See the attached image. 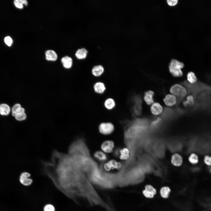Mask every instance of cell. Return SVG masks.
<instances>
[{
  "label": "cell",
  "instance_id": "1",
  "mask_svg": "<svg viewBox=\"0 0 211 211\" xmlns=\"http://www.w3.org/2000/svg\"><path fill=\"white\" fill-rule=\"evenodd\" d=\"M68 193L85 198L92 205L103 207L106 202L83 173L72 161L67 154L57 152L52 156L47 174Z\"/></svg>",
  "mask_w": 211,
  "mask_h": 211
},
{
  "label": "cell",
  "instance_id": "2",
  "mask_svg": "<svg viewBox=\"0 0 211 211\" xmlns=\"http://www.w3.org/2000/svg\"><path fill=\"white\" fill-rule=\"evenodd\" d=\"M184 67L183 63L174 59L171 61L169 65V69L170 73L175 77H181L183 75L181 69Z\"/></svg>",
  "mask_w": 211,
  "mask_h": 211
},
{
  "label": "cell",
  "instance_id": "3",
  "mask_svg": "<svg viewBox=\"0 0 211 211\" xmlns=\"http://www.w3.org/2000/svg\"><path fill=\"white\" fill-rule=\"evenodd\" d=\"M114 125L110 122H102L99 124L98 127L99 132L103 135H108L112 134L114 131Z\"/></svg>",
  "mask_w": 211,
  "mask_h": 211
},
{
  "label": "cell",
  "instance_id": "4",
  "mask_svg": "<svg viewBox=\"0 0 211 211\" xmlns=\"http://www.w3.org/2000/svg\"><path fill=\"white\" fill-rule=\"evenodd\" d=\"M170 91L172 95L180 98L184 97L187 94L186 89L181 85L177 84L171 86Z\"/></svg>",
  "mask_w": 211,
  "mask_h": 211
},
{
  "label": "cell",
  "instance_id": "5",
  "mask_svg": "<svg viewBox=\"0 0 211 211\" xmlns=\"http://www.w3.org/2000/svg\"><path fill=\"white\" fill-rule=\"evenodd\" d=\"M115 147L114 142L111 140H106L103 141L101 145V150L106 154L113 152Z\"/></svg>",
  "mask_w": 211,
  "mask_h": 211
},
{
  "label": "cell",
  "instance_id": "6",
  "mask_svg": "<svg viewBox=\"0 0 211 211\" xmlns=\"http://www.w3.org/2000/svg\"><path fill=\"white\" fill-rule=\"evenodd\" d=\"M121 167V163L113 159L108 160L105 163L103 166L104 169L107 171H110L111 170L120 169Z\"/></svg>",
  "mask_w": 211,
  "mask_h": 211
},
{
  "label": "cell",
  "instance_id": "7",
  "mask_svg": "<svg viewBox=\"0 0 211 211\" xmlns=\"http://www.w3.org/2000/svg\"><path fill=\"white\" fill-rule=\"evenodd\" d=\"M30 174L26 172L22 173L19 177V180L21 183L25 186H28L31 184L33 182L32 179L29 178Z\"/></svg>",
  "mask_w": 211,
  "mask_h": 211
},
{
  "label": "cell",
  "instance_id": "8",
  "mask_svg": "<svg viewBox=\"0 0 211 211\" xmlns=\"http://www.w3.org/2000/svg\"><path fill=\"white\" fill-rule=\"evenodd\" d=\"M142 193L144 196L148 198H152L156 193V190L152 186L147 185L143 191Z\"/></svg>",
  "mask_w": 211,
  "mask_h": 211
},
{
  "label": "cell",
  "instance_id": "9",
  "mask_svg": "<svg viewBox=\"0 0 211 211\" xmlns=\"http://www.w3.org/2000/svg\"><path fill=\"white\" fill-rule=\"evenodd\" d=\"M171 164L175 166H180L183 163V158L178 154H174L171 156Z\"/></svg>",
  "mask_w": 211,
  "mask_h": 211
},
{
  "label": "cell",
  "instance_id": "10",
  "mask_svg": "<svg viewBox=\"0 0 211 211\" xmlns=\"http://www.w3.org/2000/svg\"><path fill=\"white\" fill-rule=\"evenodd\" d=\"M118 153V156L120 159L126 160L130 157V152L128 148L124 147L120 149Z\"/></svg>",
  "mask_w": 211,
  "mask_h": 211
},
{
  "label": "cell",
  "instance_id": "11",
  "mask_svg": "<svg viewBox=\"0 0 211 211\" xmlns=\"http://www.w3.org/2000/svg\"><path fill=\"white\" fill-rule=\"evenodd\" d=\"M163 101L166 106H171L176 104L177 99L176 96L173 95L168 94L166 96Z\"/></svg>",
  "mask_w": 211,
  "mask_h": 211
},
{
  "label": "cell",
  "instance_id": "12",
  "mask_svg": "<svg viewBox=\"0 0 211 211\" xmlns=\"http://www.w3.org/2000/svg\"><path fill=\"white\" fill-rule=\"evenodd\" d=\"M163 110L162 106L158 102L153 103L150 107L151 112L155 115L160 114L162 112Z\"/></svg>",
  "mask_w": 211,
  "mask_h": 211
},
{
  "label": "cell",
  "instance_id": "13",
  "mask_svg": "<svg viewBox=\"0 0 211 211\" xmlns=\"http://www.w3.org/2000/svg\"><path fill=\"white\" fill-rule=\"evenodd\" d=\"M93 156L96 159L101 162L106 161L108 158L107 154L101 150L96 151L94 153Z\"/></svg>",
  "mask_w": 211,
  "mask_h": 211
},
{
  "label": "cell",
  "instance_id": "14",
  "mask_svg": "<svg viewBox=\"0 0 211 211\" xmlns=\"http://www.w3.org/2000/svg\"><path fill=\"white\" fill-rule=\"evenodd\" d=\"M154 93L152 91L149 90L145 92L144 96V99L147 105H150L154 103Z\"/></svg>",
  "mask_w": 211,
  "mask_h": 211
},
{
  "label": "cell",
  "instance_id": "15",
  "mask_svg": "<svg viewBox=\"0 0 211 211\" xmlns=\"http://www.w3.org/2000/svg\"><path fill=\"white\" fill-rule=\"evenodd\" d=\"M46 59L48 61H55L57 58V55L56 52L52 50H48L45 52Z\"/></svg>",
  "mask_w": 211,
  "mask_h": 211
},
{
  "label": "cell",
  "instance_id": "16",
  "mask_svg": "<svg viewBox=\"0 0 211 211\" xmlns=\"http://www.w3.org/2000/svg\"><path fill=\"white\" fill-rule=\"evenodd\" d=\"M135 104L134 106V113L137 115L140 114L142 110V101L138 97L135 98Z\"/></svg>",
  "mask_w": 211,
  "mask_h": 211
},
{
  "label": "cell",
  "instance_id": "17",
  "mask_svg": "<svg viewBox=\"0 0 211 211\" xmlns=\"http://www.w3.org/2000/svg\"><path fill=\"white\" fill-rule=\"evenodd\" d=\"M61 62L63 67L66 69L70 68L72 65L73 60L72 58L67 56L62 57Z\"/></svg>",
  "mask_w": 211,
  "mask_h": 211
},
{
  "label": "cell",
  "instance_id": "18",
  "mask_svg": "<svg viewBox=\"0 0 211 211\" xmlns=\"http://www.w3.org/2000/svg\"><path fill=\"white\" fill-rule=\"evenodd\" d=\"M93 88L95 91L99 94L103 93L106 89L105 84L101 82H96L94 85Z\"/></svg>",
  "mask_w": 211,
  "mask_h": 211
},
{
  "label": "cell",
  "instance_id": "19",
  "mask_svg": "<svg viewBox=\"0 0 211 211\" xmlns=\"http://www.w3.org/2000/svg\"><path fill=\"white\" fill-rule=\"evenodd\" d=\"M104 70V68L102 65H98L94 66L92 68V73L94 76L98 77L103 74Z\"/></svg>",
  "mask_w": 211,
  "mask_h": 211
},
{
  "label": "cell",
  "instance_id": "20",
  "mask_svg": "<svg viewBox=\"0 0 211 211\" xmlns=\"http://www.w3.org/2000/svg\"><path fill=\"white\" fill-rule=\"evenodd\" d=\"M88 51L84 48H82L78 49L76 51L75 55L76 58L79 59L85 58L87 55Z\"/></svg>",
  "mask_w": 211,
  "mask_h": 211
},
{
  "label": "cell",
  "instance_id": "21",
  "mask_svg": "<svg viewBox=\"0 0 211 211\" xmlns=\"http://www.w3.org/2000/svg\"><path fill=\"white\" fill-rule=\"evenodd\" d=\"M23 112H25L24 108L21 107V105L18 103L15 104L12 108V114L14 117L17 114Z\"/></svg>",
  "mask_w": 211,
  "mask_h": 211
},
{
  "label": "cell",
  "instance_id": "22",
  "mask_svg": "<svg viewBox=\"0 0 211 211\" xmlns=\"http://www.w3.org/2000/svg\"><path fill=\"white\" fill-rule=\"evenodd\" d=\"M10 108L7 104L4 103L0 105V114L2 115H8L10 112Z\"/></svg>",
  "mask_w": 211,
  "mask_h": 211
},
{
  "label": "cell",
  "instance_id": "23",
  "mask_svg": "<svg viewBox=\"0 0 211 211\" xmlns=\"http://www.w3.org/2000/svg\"><path fill=\"white\" fill-rule=\"evenodd\" d=\"M104 105L106 109L109 110H110L112 109L115 107V103L113 99L109 98L107 99L105 101Z\"/></svg>",
  "mask_w": 211,
  "mask_h": 211
},
{
  "label": "cell",
  "instance_id": "24",
  "mask_svg": "<svg viewBox=\"0 0 211 211\" xmlns=\"http://www.w3.org/2000/svg\"><path fill=\"white\" fill-rule=\"evenodd\" d=\"M194 102L193 96L190 95L187 97L186 100L183 102V105L186 107H190L194 105Z\"/></svg>",
  "mask_w": 211,
  "mask_h": 211
},
{
  "label": "cell",
  "instance_id": "25",
  "mask_svg": "<svg viewBox=\"0 0 211 211\" xmlns=\"http://www.w3.org/2000/svg\"><path fill=\"white\" fill-rule=\"evenodd\" d=\"M187 77L188 81L191 84L195 83L197 81V78L195 74L192 72L188 73Z\"/></svg>",
  "mask_w": 211,
  "mask_h": 211
},
{
  "label": "cell",
  "instance_id": "26",
  "mask_svg": "<svg viewBox=\"0 0 211 211\" xmlns=\"http://www.w3.org/2000/svg\"><path fill=\"white\" fill-rule=\"evenodd\" d=\"M188 160L190 163L192 164H197L199 162L198 157L197 154L194 153H192L190 155Z\"/></svg>",
  "mask_w": 211,
  "mask_h": 211
},
{
  "label": "cell",
  "instance_id": "27",
  "mask_svg": "<svg viewBox=\"0 0 211 211\" xmlns=\"http://www.w3.org/2000/svg\"><path fill=\"white\" fill-rule=\"evenodd\" d=\"M14 3L16 7L20 9L23 8V4L25 6L28 5V2L25 0H16L14 1Z\"/></svg>",
  "mask_w": 211,
  "mask_h": 211
},
{
  "label": "cell",
  "instance_id": "28",
  "mask_svg": "<svg viewBox=\"0 0 211 211\" xmlns=\"http://www.w3.org/2000/svg\"><path fill=\"white\" fill-rule=\"evenodd\" d=\"M170 189L167 187H164L162 188L160 190V194L161 196L164 198H166L168 197Z\"/></svg>",
  "mask_w": 211,
  "mask_h": 211
},
{
  "label": "cell",
  "instance_id": "29",
  "mask_svg": "<svg viewBox=\"0 0 211 211\" xmlns=\"http://www.w3.org/2000/svg\"><path fill=\"white\" fill-rule=\"evenodd\" d=\"M14 117L16 120L22 121L25 120L27 116L25 112H23L17 114Z\"/></svg>",
  "mask_w": 211,
  "mask_h": 211
},
{
  "label": "cell",
  "instance_id": "30",
  "mask_svg": "<svg viewBox=\"0 0 211 211\" xmlns=\"http://www.w3.org/2000/svg\"><path fill=\"white\" fill-rule=\"evenodd\" d=\"M44 211H55V208L53 205L51 204L46 205L44 208Z\"/></svg>",
  "mask_w": 211,
  "mask_h": 211
},
{
  "label": "cell",
  "instance_id": "31",
  "mask_svg": "<svg viewBox=\"0 0 211 211\" xmlns=\"http://www.w3.org/2000/svg\"><path fill=\"white\" fill-rule=\"evenodd\" d=\"M211 157L209 155H206L204 157V162L205 163L207 166H210L211 165Z\"/></svg>",
  "mask_w": 211,
  "mask_h": 211
},
{
  "label": "cell",
  "instance_id": "32",
  "mask_svg": "<svg viewBox=\"0 0 211 211\" xmlns=\"http://www.w3.org/2000/svg\"><path fill=\"white\" fill-rule=\"evenodd\" d=\"M4 41L5 43L8 46H10L13 42L12 39L9 36L6 37L4 38Z\"/></svg>",
  "mask_w": 211,
  "mask_h": 211
},
{
  "label": "cell",
  "instance_id": "33",
  "mask_svg": "<svg viewBox=\"0 0 211 211\" xmlns=\"http://www.w3.org/2000/svg\"><path fill=\"white\" fill-rule=\"evenodd\" d=\"M107 203V205L105 208L106 211H117L112 204L110 203Z\"/></svg>",
  "mask_w": 211,
  "mask_h": 211
},
{
  "label": "cell",
  "instance_id": "34",
  "mask_svg": "<svg viewBox=\"0 0 211 211\" xmlns=\"http://www.w3.org/2000/svg\"><path fill=\"white\" fill-rule=\"evenodd\" d=\"M178 0H167V2L169 6H174L176 5L178 3Z\"/></svg>",
  "mask_w": 211,
  "mask_h": 211
}]
</instances>
